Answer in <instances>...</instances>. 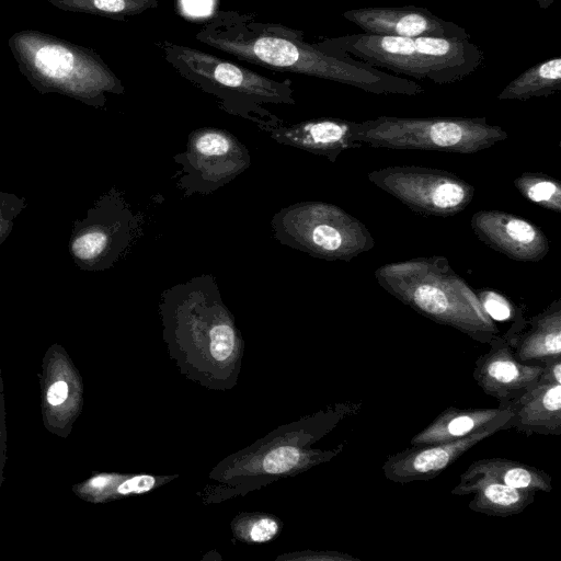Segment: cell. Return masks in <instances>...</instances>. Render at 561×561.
I'll return each mask as SVG.
<instances>
[{
	"mask_svg": "<svg viewBox=\"0 0 561 561\" xmlns=\"http://www.w3.org/2000/svg\"><path fill=\"white\" fill-rule=\"evenodd\" d=\"M355 48L368 58L386 62L403 70L421 71L434 69L437 61L422 56L414 46L413 38L398 35L363 36Z\"/></svg>",
	"mask_w": 561,
	"mask_h": 561,
	"instance_id": "obj_19",
	"label": "cell"
},
{
	"mask_svg": "<svg viewBox=\"0 0 561 561\" xmlns=\"http://www.w3.org/2000/svg\"><path fill=\"white\" fill-rule=\"evenodd\" d=\"M173 160L180 165L174 178L184 197L208 195L251 165L248 148L233 134L218 127L194 129L185 150L174 154Z\"/></svg>",
	"mask_w": 561,
	"mask_h": 561,
	"instance_id": "obj_7",
	"label": "cell"
},
{
	"mask_svg": "<svg viewBox=\"0 0 561 561\" xmlns=\"http://www.w3.org/2000/svg\"><path fill=\"white\" fill-rule=\"evenodd\" d=\"M367 178L410 209L426 216L457 215L467 208L476 192L455 173L419 165L386 167Z\"/></svg>",
	"mask_w": 561,
	"mask_h": 561,
	"instance_id": "obj_8",
	"label": "cell"
},
{
	"mask_svg": "<svg viewBox=\"0 0 561 561\" xmlns=\"http://www.w3.org/2000/svg\"><path fill=\"white\" fill-rule=\"evenodd\" d=\"M107 481H108V477L100 476V477H96L93 480H91V485L95 486V488H100V486L105 485L107 483Z\"/></svg>",
	"mask_w": 561,
	"mask_h": 561,
	"instance_id": "obj_32",
	"label": "cell"
},
{
	"mask_svg": "<svg viewBox=\"0 0 561 561\" xmlns=\"http://www.w3.org/2000/svg\"><path fill=\"white\" fill-rule=\"evenodd\" d=\"M348 20L377 35L416 37L437 25L420 13L389 9L354 10L345 14Z\"/></svg>",
	"mask_w": 561,
	"mask_h": 561,
	"instance_id": "obj_20",
	"label": "cell"
},
{
	"mask_svg": "<svg viewBox=\"0 0 561 561\" xmlns=\"http://www.w3.org/2000/svg\"><path fill=\"white\" fill-rule=\"evenodd\" d=\"M8 44L21 73L42 93L59 92L102 106L105 92L125 91L121 80L90 48L32 30L14 33Z\"/></svg>",
	"mask_w": 561,
	"mask_h": 561,
	"instance_id": "obj_3",
	"label": "cell"
},
{
	"mask_svg": "<svg viewBox=\"0 0 561 561\" xmlns=\"http://www.w3.org/2000/svg\"><path fill=\"white\" fill-rule=\"evenodd\" d=\"M378 284L420 314L451 327L479 343L501 335L477 291L444 256L414 257L379 266Z\"/></svg>",
	"mask_w": 561,
	"mask_h": 561,
	"instance_id": "obj_2",
	"label": "cell"
},
{
	"mask_svg": "<svg viewBox=\"0 0 561 561\" xmlns=\"http://www.w3.org/2000/svg\"><path fill=\"white\" fill-rule=\"evenodd\" d=\"M68 396V385L65 381L53 383L47 391V400L51 405L62 403Z\"/></svg>",
	"mask_w": 561,
	"mask_h": 561,
	"instance_id": "obj_30",
	"label": "cell"
},
{
	"mask_svg": "<svg viewBox=\"0 0 561 561\" xmlns=\"http://www.w3.org/2000/svg\"><path fill=\"white\" fill-rule=\"evenodd\" d=\"M413 42L419 54L434 59L448 56L456 50V44L440 37L416 36L413 37Z\"/></svg>",
	"mask_w": 561,
	"mask_h": 561,
	"instance_id": "obj_27",
	"label": "cell"
},
{
	"mask_svg": "<svg viewBox=\"0 0 561 561\" xmlns=\"http://www.w3.org/2000/svg\"><path fill=\"white\" fill-rule=\"evenodd\" d=\"M517 191L529 202L561 214V184L542 172L526 171L514 180Z\"/></svg>",
	"mask_w": 561,
	"mask_h": 561,
	"instance_id": "obj_23",
	"label": "cell"
},
{
	"mask_svg": "<svg viewBox=\"0 0 561 561\" xmlns=\"http://www.w3.org/2000/svg\"><path fill=\"white\" fill-rule=\"evenodd\" d=\"M508 135L484 118L378 117L355 123L353 140L375 148L474 153L507 139Z\"/></svg>",
	"mask_w": 561,
	"mask_h": 561,
	"instance_id": "obj_5",
	"label": "cell"
},
{
	"mask_svg": "<svg viewBox=\"0 0 561 561\" xmlns=\"http://www.w3.org/2000/svg\"><path fill=\"white\" fill-rule=\"evenodd\" d=\"M355 122L340 118H312L286 126L285 124L264 127L276 142L295 147L304 151L323 156L330 162L347 149L358 148L353 140Z\"/></svg>",
	"mask_w": 561,
	"mask_h": 561,
	"instance_id": "obj_13",
	"label": "cell"
},
{
	"mask_svg": "<svg viewBox=\"0 0 561 561\" xmlns=\"http://www.w3.org/2000/svg\"><path fill=\"white\" fill-rule=\"evenodd\" d=\"M486 479L511 488L533 492L549 493L552 490V478L536 467L503 457L481 458L460 474L459 482Z\"/></svg>",
	"mask_w": 561,
	"mask_h": 561,
	"instance_id": "obj_18",
	"label": "cell"
},
{
	"mask_svg": "<svg viewBox=\"0 0 561 561\" xmlns=\"http://www.w3.org/2000/svg\"><path fill=\"white\" fill-rule=\"evenodd\" d=\"M508 408H447L427 426L410 439L411 445H425L453 442L486 428L505 430L511 419Z\"/></svg>",
	"mask_w": 561,
	"mask_h": 561,
	"instance_id": "obj_15",
	"label": "cell"
},
{
	"mask_svg": "<svg viewBox=\"0 0 561 561\" xmlns=\"http://www.w3.org/2000/svg\"><path fill=\"white\" fill-rule=\"evenodd\" d=\"M165 60L186 80L215 95L225 112L260 129L285 124L264 104H295L289 80L276 81L232 61L168 41L157 42Z\"/></svg>",
	"mask_w": 561,
	"mask_h": 561,
	"instance_id": "obj_4",
	"label": "cell"
},
{
	"mask_svg": "<svg viewBox=\"0 0 561 561\" xmlns=\"http://www.w3.org/2000/svg\"><path fill=\"white\" fill-rule=\"evenodd\" d=\"M236 341L232 317L227 312L210 329L208 347L211 357L220 362L226 360L232 354Z\"/></svg>",
	"mask_w": 561,
	"mask_h": 561,
	"instance_id": "obj_24",
	"label": "cell"
},
{
	"mask_svg": "<svg viewBox=\"0 0 561 561\" xmlns=\"http://www.w3.org/2000/svg\"><path fill=\"white\" fill-rule=\"evenodd\" d=\"M543 371L540 379L561 383V359H553L543 363Z\"/></svg>",
	"mask_w": 561,
	"mask_h": 561,
	"instance_id": "obj_31",
	"label": "cell"
},
{
	"mask_svg": "<svg viewBox=\"0 0 561 561\" xmlns=\"http://www.w3.org/2000/svg\"><path fill=\"white\" fill-rule=\"evenodd\" d=\"M275 239L327 261H351L375 247L367 227L340 206L305 201L283 207L271 221Z\"/></svg>",
	"mask_w": 561,
	"mask_h": 561,
	"instance_id": "obj_6",
	"label": "cell"
},
{
	"mask_svg": "<svg viewBox=\"0 0 561 561\" xmlns=\"http://www.w3.org/2000/svg\"><path fill=\"white\" fill-rule=\"evenodd\" d=\"M48 2L64 11L125 20L156 8L159 0H48Z\"/></svg>",
	"mask_w": 561,
	"mask_h": 561,
	"instance_id": "obj_22",
	"label": "cell"
},
{
	"mask_svg": "<svg viewBox=\"0 0 561 561\" xmlns=\"http://www.w3.org/2000/svg\"><path fill=\"white\" fill-rule=\"evenodd\" d=\"M470 226L481 242L515 261L538 262L550 250L545 232L531 221L503 210H479Z\"/></svg>",
	"mask_w": 561,
	"mask_h": 561,
	"instance_id": "obj_10",
	"label": "cell"
},
{
	"mask_svg": "<svg viewBox=\"0 0 561 561\" xmlns=\"http://www.w3.org/2000/svg\"><path fill=\"white\" fill-rule=\"evenodd\" d=\"M516 358L526 364L561 359V300L557 299L537 316L527 319L517 333L502 334Z\"/></svg>",
	"mask_w": 561,
	"mask_h": 561,
	"instance_id": "obj_16",
	"label": "cell"
},
{
	"mask_svg": "<svg viewBox=\"0 0 561 561\" xmlns=\"http://www.w3.org/2000/svg\"><path fill=\"white\" fill-rule=\"evenodd\" d=\"M92 224L75 238L72 253L90 265L107 267L142 234L144 216L114 191L102 199Z\"/></svg>",
	"mask_w": 561,
	"mask_h": 561,
	"instance_id": "obj_9",
	"label": "cell"
},
{
	"mask_svg": "<svg viewBox=\"0 0 561 561\" xmlns=\"http://www.w3.org/2000/svg\"><path fill=\"white\" fill-rule=\"evenodd\" d=\"M277 523L268 517L256 520L250 529V538L254 542H264L272 539L277 533Z\"/></svg>",
	"mask_w": 561,
	"mask_h": 561,
	"instance_id": "obj_29",
	"label": "cell"
},
{
	"mask_svg": "<svg viewBox=\"0 0 561 561\" xmlns=\"http://www.w3.org/2000/svg\"><path fill=\"white\" fill-rule=\"evenodd\" d=\"M561 81V59L554 58L524 72L499 95L500 100L527 99L551 92Z\"/></svg>",
	"mask_w": 561,
	"mask_h": 561,
	"instance_id": "obj_21",
	"label": "cell"
},
{
	"mask_svg": "<svg viewBox=\"0 0 561 561\" xmlns=\"http://www.w3.org/2000/svg\"><path fill=\"white\" fill-rule=\"evenodd\" d=\"M512 412L505 430L539 435H561V383L539 381L518 396L500 402Z\"/></svg>",
	"mask_w": 561,
	"mask_h": 561,
	"instance_id": "obj_14",
	"label": "cell"
},
{
	"mask_svg": "<svg viewBox=\"0 0 561 561\" xmlns=\"http://www.w3.org/2000/svg\"><path fill=\"white\" fill-rule=\"evenodd\" d=\"M454 495L473 494L468 507L477 513L493 517H508L525 511L535 501V492L507 486L486 479L458 482Z\"/></svg>",
	"mask_w": 561,
	"mask_h": 561,
	"instance_id": "obj_17",
	"label": "cell"
},
{
	"mask_svg": "<svg viewBox=\"0 0 561 561\" xmlns=\"http://www.w3.org/2000/svg\"><path fill=\"white\" fill-rule=\"evenodd\" d=\"M304 455L293 446L272 449L263 459V468L268 473H283L295 468Z\"/></svg>",
	"mask_w": 561,
	"mask_h": 561,
	"instance_id": "obj_26",
	"label": "cell"
},
{
	"mask_svg": "<svg viewBox=\"0 0 561 561\" xmlns=\"http://www.w3.org/2000/svg\"><path fill=\"white\" fill-rule=\"evenodd\" d=\"M156 479L152 476L141 474L133 477L117 488V492L121 494H139L145 493L153 488Z\"/></svg>",
	"mask_w": 561,
	"mask_h": 561,
	"instance_id": "obj_28",
	"label": "cell"
},
{
	"mask_svg": "<svg viewBox=\"0 0 561 561\" xmlns=\"http://www.w3.org/2000/svg\"><path fill=\"white\" fill-rule=\"evenodd\" d=\"M478 298L488 316L495 321H506L513 319L514 322L525 319L522 309H517L514 304L501 293L492 289L477 291Z\"/></svg>",
	"mask_w": 561,
	"mask_h": 561,
	"instance_id": "obj_25",
	"label": "cell"
},
{
	"mask_svg": "<svg viewBox=\"0 0 561 561\" xmlns=\"http://www.w3.org/2000/svg\"><path fill=\"white\" fill-rule=\"evenodd\" d=\"M199 42L231 56L277 71L334 80L367 90L380 78L337 60L305 43L295 31L236 12H218L197 31Z\"/></svg>",
	"mask_w": 561,
	"mask_h": 561,
	"instance_id": "obj_1",
	"label": "cell"
},
{
	"mask_svg": "<svg viewBox=\"0 0 561 561\" xmlns=\"http://www.w3.org/2000/svg\"><path fill=\"white\" fill-rule=\"evenodd\" d=\"M496 432L500 431L486 428L453 442L411 445L390 455L382 465V473L400 484L434 479L467 450Z\"/></svg>",
	"mask_w": 561,
	"mask_h": 561,
	"instance_id": "obj_11",
	"label": "cell"
},
{
	"mask_svg": "<svg viewBox=\"0 0 561 561\" xmlns=\"http://www.w3.org/2000/svg\"><path fill=\"white\" fill-rule=\"evenodd\" d=\"M545 1V0H543Z\"/></svg>",
	"mask_w": 561,
	"mask_h": 561,
	"instance_id": "obj_33",
	"label": "cell"
},
{
	"mask_svg": "<svg viewBox=\"0 0 561 561\" xmlns=\"http://www.w3.org/2000/svg\"><path fill=\"white\" fill-rule=\"evenodd\" d=\"M489 344L490 350L477 358L472 373L485 394L499 403L505 402L539 381L543 363L526 364L518 360L502 334Z\"/></svg>",
	"mask_w": 561,
	"mask_h": 561,
	"instance_id": "obj_12",
	"label": "cell"
}]
</instances>
